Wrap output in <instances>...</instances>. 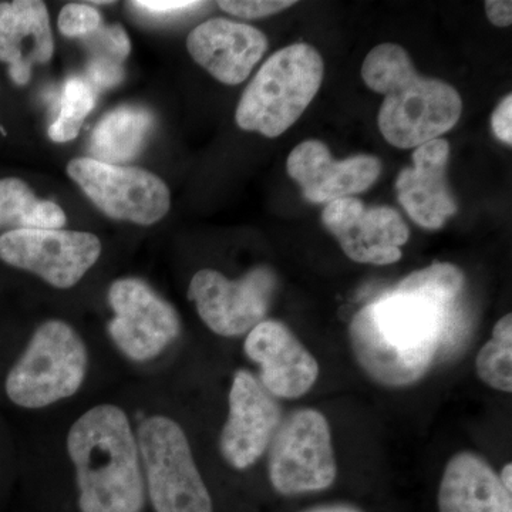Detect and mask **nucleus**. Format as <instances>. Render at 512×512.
Masks as SVG:
<instances>
[{
  "label": "nucleus",
  "mask_w": 512,
  "mask_h": 512,
  "mask_svg": "<svg viewBox=\"0 0 512 512\" xmlns=\"http://www.w3.org/2000/svg\"><path fill=\"white\" fill-rule=\"evenodd\" d=\"M450 305L394 289L360 309L349 328L357 365L390 389L419 383L439 353Z\"/></svg>",
  "instance_id": "nucleus-1"
},
{
  "label": "nucleus",
  "mask_w": 512,
  "mask_h": 512,
  "mask_svg": "<svg viewBox=\"0 0 512 512\" xmlns=\"http://www.w3.org/2000/svg\"><path fill=\"white\" fill-rule=\"evenodd\" d=\"M82 512H141L146 501L137 434L116 404L83 413L67 433Z\"/></svg>",
  "instance_id": "nucleus-2"
},
{
  "label": "nucleus",
  "mask_w": 512,
  "mask_h": 512,
  "mask_svg": "<svg viewBox=\"0 0 512 512\" xmlns=\"http://www.w3.org/2000/svg\"><path fill=\"white\" fill-rule=\"evenodd\" d=\"M362 77L373 92L384 94L380 133L397 148L420 147L453 130L463 101L453 86L421 77L402 46L383 43L370 50Z\"/></svg>",
  "instance_id": "nucleus-3"
},
{
  "label": "nucleus",
  "mask_w": 512,
  "mask_h": 512,
  "mask_svg": "<svg viewBox=\"0 0 512 512\" xmlns=\"http://www.w3.org/2000/svg\"><path fill=\"white\" fill-rule=\"evenodd\" d=\"M323 82V59L306 43L278 50L264 63L239 100L235 120L242 130L275 138L291 128Z\"/></svg>",
  "instance_id": "nucleus-4"
},
{
  "label": "nucleus",
  "mask_w": 512,
  "mask_h": 512,
  "mask_svg": "<svg viewBox=\"0 0 512 512\" xmlns=\"http://www.w3.org/2000/svg\"><path fill=\"white\" fill-rule=\"evenodd\" d=\"M87 363L86 345L79 333L63 320H47L9 370L6 394L23 409H45L79 392Z\"/></svg>",
  "instance_id": "nucleus-5"
},
{
  "label": "nucleus",
  "mask_w": 512,
  "mask_h": 512,
  "mask_svg": "<svg viewBox=\"0 0 512 512\" xmlns=\"http://www.w3.org/2000/svg\"><path fill=\"white\" fill-rule=\"evenodd\" d=\"M146 494L156 512H214V500L183 427L167 416L143 421L137 433Z\"/></svg>",
  "instance_id": "nucleus-6"
},
{
  "label": "nucleus",
  "mask_w": 512,
  "mask_h": 512,
  "mask_svg": "<svg viewBox=\"0 0 512 512\" xmlns=\"http://www.w3.org/2000/svg\"><path fill=\"white\" fill-rule=\"evenodd\" d=\"M268 474L282 497L325 493L335 485L338 464L325 414L301 409L282 421L271 443Z\"/></svg>",
  "instance_id": "nucleus-7"
},
{
  "label": "nucleus",
  "mask_w": 512,
  "mask_h": 512,
  "mask_svg": "<svg viewBox=\"0 0 512 512\" xmlns=\"http://www.w3.org/2000/svg\"><path fill=\"white\" fill-rule=\"evenodd\" d=\"M67 174L99 210L113 220L153 225L170 211L167 184L156 174L128 165L74 158Z\"/></svg>",
  "instance_id": "nucleus-8"
},
{
  "label": "nucleus",
  "mask_w": 512,
  "mask_h": 512,
  "mask_svg": "<svg viewBox=\"0 0 512 512\" xmlns=\"http://www.w3.org/2000/svg\"><path fill=\"white\" fill-rule=\"evenodd\" d=\"M275 289L276 276L266 266L252 269L237 281L214 269H201L192 276L188 299L212 332L235 338L265 320Z\"/></svg>",
  "instance_id": "nucleus-9"
},
{
  "label": "nucleus",
  "mask_w": 512,
  "mask_h": 512,
  "mask_svg": "<svg viewBox=\"0 0 512 512\" xmlns=\"http://www.w3.org/2000/svg\"><path fill=\"white\" fill-rule=\"evenodd\" d=\"M100 239L90 232L18 229L0 235V259L47 284L69 289L99 261Z\"/></svg>",
  "instance_id": "nucleus-10"
},
{
  "label": "nucleus",
  "mask_w": 512,
  "mask_h": 512,
  "mask_svg": "<svg viewBox=\"0 0 512 512\" xmlns=\"http://www.w3.org/2000/svg\"><path fill=\"white\" fill-rule=\"evenodd\" d=\"M109 302L114 312L109 323L111 339L131 360L147 362L160 356L180 335L178 313L140 279L114 282Z\"/></svg>",
  "instance_id": "nucleus-11"
},
{
  "label": "nucleus",
  "mask_w": 512,
  "mask_h": 512,
  "mask_svg": "<svg viewBox=\"0 0 512 512\" xmlns=\"http://www.w3.org/2000/svg\"><path fill=\"white\" fill-rule=\"evenodd\" d=\"M322 222L346 256L359 264H396L410 237L399 212L390 207L366 208L352 197L329 202Z\"/></svg>",
  "instance_id": "nucleus-12"
},
{
  "label": "nucleus",
  "mask_w": 512,
  "mask_h": 512,
  "mask_svg": "<svg viewBox=\"0 0 512 512\" xmlns=\"http://www.w3.org/2000/svg\"><path fill=\"white\" fill-rule=\"evenodd\" d=\"M228 404V419L220 436L221 456L235 470H247L271 446L282 423V410L248 370L235 373Z\"/></svg>",
  "instance_id": "nucleus-13"
},
{
  "label": "nucleus",
  "mask_w": 512,
  "mask_h": 512,
  "mask_svg": "<svg viewBox=\"0 0 512 512\" xmlns=\"http://www.w3.org/2000/svg\"><path fill=\"white\" fill-rule=\"evenodd\" d=\"M244 352L259 365L258 380L275 399H301L318 380L315 357L279 320L258 323L245 339Z\"/></svg>",
  "instance_id": "nucleus-14"
},
{
  "label": "nucleus",
  "mask_w": 512,
  "mask_h": 512,
  "mask_svg": "<svg viewBox=\"0 0 512 512\" xmlns=\"http://www.w3.org/2000/svg\"><path fill=\"white\" fill-rule=\"evenodd\" d=\"M286 170L306 200L329 204L369 190L382 174V163L373 156L333 160L325 143L308 140L293 148Z\"/></svg>",
  "instance_id": "nucleus-15"
},
{
  "label": "nucleus",
  "mask_w": 512,
  "mask_h": 512,
  "mask_svg": "<svg viewBox=\"0 0 512 512\" xmlns=\"http://www.w3.org/2000/svg\"><path fill=\"white\" fill-rule=\"evenodd\" d=\"M192 59L218 82L244 83L268 49L261 30L234 20L215 18L197 26L187 37Z\"/></svg>",
  "instance_id": "nucleus-16"
},
{
  "label": "nucleus",
  "mask_w": 512,
  "mask_h": 512,
  "mask_svg": "<svg viewBox=\"0 0 512 512\" xmlns=\"http://www.w3.org/2000/svg\"><path fill=\"white\" fill-rule=\"evenodd\" d=\"M450 144L443 138L416 148L413 167L397 175L396 191L400 204L417 225L440 229L458 207L447 184Z\"/></svg>",
  "instance_id": "nucleus-17"
},
{
  "label": "nucleus",
  "mask_w": 512,
  "mask_h": 512,
  "mask_svg": "<svg viewBox=\"0 0 512 512\" xmlns=\"http://www.w3.org/2000/svg\"><path fill=\"white\" fill-rule=\"evenodd\" d=\"M55 53L46 3L40 0L0 2V62L18 86L32 79L36 64H46Z\"/></svg>",
  "instance_id": "nucleus-18"
},
{
  "label": "nucleus",
  "mask_w": 512,
  "mask_h": 512,
  "mask_svg": "<svg viewBox=\"0 0 512 512\" xmlns=\"http://www.w3.org/2000/svg\"><path fill=\"white\" fill-rule=\"evenodd\" d=\"M437 512H512V493L487 460L460 451L448 460L437 488Z\"/></svg>",
  "instance_id": "nucleus-19"
},
{
  "label": "nucleus",
  "mask_w": 512,
  "mask_h": 512,
  "mask_svg": "<svg viewBox=\"0 0 512 512\" xmlns=\"http://www.w3.org/2000/svg\"><path fill=\"white\" fill-rule=\"evenodd\" d=\"M153 126V114L143 107L124 106L110 111L94 128L90 158L113 165L134 160L146 146Z\"/></svg>",
  "instance_id": "nucleus-20"
},
{
  "label": "nucleus",
  "mask_w": 512,
  "mask_h": 512,
  "mask_svg": "<svg viewBox=\"0 0 512 512\" xmlns=\"http://www.w3.org/2000/svg\"><path fill=\"white\" fill-rule=\"evenodd\" d=\"M66 220L56 202L39 200L25 181L0 180V229H62Z\"/></svg>",
  "instance_id": "nucleus-21"
},
{
  "label": "nucleus",
  "mask_w": 512,
  "mask_h": 512,
  "mask_svg": "<svg viewBox=\"0 0 512 512\" xmlns=\"http://www.w3.org/2000/svg\"><path fill=\"white\" fill-rule=\"evenodd\" d=\"M477 375L481 382L498 392H512V315L495 323L493 336L478 352Z\"/></svg>",
  "instance_id": "nucleus-22"
},
{
  "label": "nucleus",
  "mask_w": 512,
  "mask_h": 512,
  "mask_svg": "<svg viewBox=\"0 0 512 512\" xmlns=\"http://www.w3.org/2000/svg\"><path fill=\"white\" fill-rule=\"evenodd\" d=\"M96 106V92L92 84L82 77H70L60 97V111L49 127L50 140L67 143L79 136L86 117Z\"/></svg>",
  "instance_id": "nucleus-23"
},
{
  "label": "nucleus",
  "mask_w": 512,
  "mask_h": 512,
  "mask_svg": "<svg viewBox=\"0 0 512 512\" xmlns=\"http://www.w3.org/2000/svg\"><path fill=\"white\" fill-rule=\"evenodd\" d=\"M464 284L466 278L458 266L437 262L406 276L397 285L396 291L419 293L451 306L463 292Z\"/></svg>",
  "instance_id": "nucleus-24"
},
{
  "label": "nucleus",
  "mask_w": 512,
  "mask_h": 512,
  "mask_svg": "<svg viewBox=\"0 0 512 512\" xmlns=\"http://www.w3.org/2000/svg\"><path fill=\"white\" fill-rule=\"evenodd\" d=\"M86 45L92 49V57H106L114 62L123 63L130 55V39L126 30L120 25L106 26L93 32L92 35L84 36Z\"/></svg>",
  "instance_id": "nucleus-25"
},
{
  "label": "nucleus",
  "mask_w": 512,
  "mask_h": 512,
  "mask_svg": "<svg viewBox=\"0 0 512 512\" xmlns=\"http://www.w3.org/2000/svg\"><path fill=\"white\" fill-rule=\"evenodd\" d=\"M57 23L64 36L84 37L92 35L100 28L101 16L99 10L93 6L72 3L64 6Z\"/></svg>",
  "instance_id": "nucleus-26"
},
{
  "label": "nucleus",
  "mask_w": 512,
  "mask_h": 512,
  "mask_svg": "<svg viewBox=\"0 0 512 512\" xmlns=\"http://www.w3.org/2000/svg\"><path fill=\"white\" fill-rule=\"evenodd\" d=\"M296 2L291 0H221L220 8L229 15L244 19H261L289 9Z\"/></svg>",
  "instance_id": "nucleus-27"
},
{
  "label": "nucleus",
  "mask_w": 512,
  "mask_h": 512,
  "mask_svg": "<svg viewBox=\"0 0 512 512\" xmlns=\"http://www.w3.org/2000/svg\"><path fill=\"white\" fill-rule=\"evenodd\" d=\"M124 79L123 63L114 62L106 57H92L87 64V82L93 89H110Z\"/></svg>",
  "instance_id": "nucleus-28"
},
{
  "label": "nucleus",
  "mask_w": 512,
  "mask_h": 512,
  "mask_svg": "<svg viewBox=\"0 0 512 512\" xmlns=\"http://www.w3.org/2000/svg\"><path fill=\"white\" fill-rule=\"evenodd\" d=\"M130 5L138 10H144L150 15L163 16L195 9L204 3L188 2V0H138V2H131Z\"/></svg>",
  "instance_id": "nucleus-29"
},
{
  "label": "nucleus",
  "mask_w": 512,
  "mask_h": 512,
  "mask_svg": "<svg viewBox=\"0 0 512 512\" xmlns=\"http://www.w3.org/2000/svg\"><path fill=\"white\" fill-rule=\"evenodd\" d=\"M512 96L508 94L498 104L491 117V127L498 140L511 146L512 144Z\"/></svg>",
  "instance_id": "nucleus-30"
},
{
  "label": "nucleus",
  "mask_w": 512,
  "mask_h": 512,
  "mask_svg": "<svg viewBox=\"0 0 512 512\" xmlns=\"http://www.w3.org/2000/svg\"><path fill=\"white\" fill-rule=\"evenodd\" d=\"M485 13L490 22L498 28H507L512 23V3L510 0H487Z\"/></svg>",
  "instance_id": "nucleus-31"
},
{
  "label": "nucleus",
  "mask_w": 512,
  "mask_h": 512,
  "mask_svg": "<svg viewBox=\"0 0 512 512\" xmlns=\"http://www.w3.org/2000/svg\"><path fill=\"white\" fill-rule=\"evenodd\" d=\"M298 512H369L367 508L352 501H328L302 508Z\"/></svg>",
  "instance_id": "nucleus-32"
},
{
  "label": "nucleus",
  "mask_w": 512,
  "mask_h": 512,
  "mask_svg": "<svg viewBox=\"0 0 512 512\" xmlns=\"http://www.w3.org/2000/svg\"><path fill=\"white\" fill-rule=\"evenodd\" d=\"M498 477H500L501 484L504 485L505 490L510 491V493H512V464H505L503 470H501V473L498 474Z\"/></svg>",
  "instance_id": "nucleus-33"
}]
</instances>
